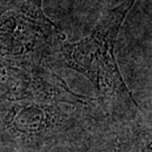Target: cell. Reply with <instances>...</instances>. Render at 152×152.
Wrapping results in <instances>:
<instances>
[{"label":"cell","instance_id":"obj_1","mask_svg":"<svg viewBox=\"0 0 152 152\" xmlns=\"http://www.w3.org/2000/svg\"><path fill=\"white\" fill-rule=\"evenodd\" d=\"M131 4L132 0H129L115 10L89 36L76 43H65L62 53L66 64L85 75L97 89L117 94L122 99L135 105L122 78L114 54L118 29Z\"/></svg>","mask_w":152,"mask_h":152}]
</instances>
